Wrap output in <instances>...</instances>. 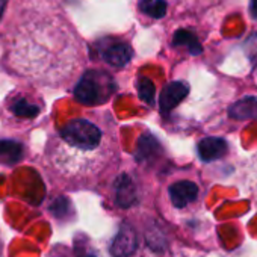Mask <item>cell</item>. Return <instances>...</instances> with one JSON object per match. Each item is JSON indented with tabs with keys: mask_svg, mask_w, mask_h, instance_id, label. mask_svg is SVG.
<instances>
[{
	"mask_svg": "<svg viewBox=\"0 0 257 257\" xmlns=\"http://www.w3.org/2000/svg\"><path fill=\"white\" fill-rule=\"evenodd\" d=\"M170 200L174 207L183 209L198 198V186L189 180H180L170 186Z\"/></svg>",
	"mask_w": 257,
	"mask_h": 257,
	"instance_id": "5b68a950",
	"label": "cell"
},
{
	"mask_svg": "<svg viewBox=\"0 0 257 257\" xmlns=\"http://www.w3.org/2000/svg\"><path fill=\"white\" fill-rule=\"evenodd\" d=\"M132 47L128 46L127 43H119V41H115V43H110L107 47L103 49L101 52V59L109 64V65H113V67H122L125 65L128 61L132 59Z\"/></svg>",
	"mask_w": 257,
	"mask_h": 257,
	"instance_id": "9c48e42d",
	"label": "cell"
},
{
	"mask_svg": "<svg viewBox=\"0 0 257 257\" xmlns=\"http://www.w3.org/2000/svg\"><path fill=\"white\" fill-rule=\"evenodd\" d=\"M44 159L55 182L82 189L97 185L116 167L119 149L109 125L76 118L50 137Z\"/></svg>",
	"mask_w": 257,
	"mask_h": 257,
	"instance_id": "7a4b0ae2",
	"label": "cell"
},
{
	"mask_svg": "<svg viewBox=\"0 0 257 257\" xmlns=\"http://www.w3.org/2000/svg\"><path fill=\"white\" fill-rule=\"evenodd\" d=\"M198 156L203 162H213L224 158L228 152V144L225 140L218 137H207L198 143Z\"/></svg>",
	"mask_w": 257,
	"mask_h": 257,
	"instance_id": "52a82bcc",
	"label": "cell"
},
{
	"mask_svg": "<svg viewBox=\"0 0 257 257\" xmlns=\"http://www.w3.org/2000/svg\"><path fill=\"white\" fill-rule=\"evenodd\" d=\"M228 115L240 121L257 119V95H248L233 103L228 109Z\"/></svg>",
	"mask_w": 257,
	"mask_h": 257,
	"instance_id": "30bf717a",
	"label": "cell"
},
{
	"mask_svg": "<svg viewBox=\"0 0 257 257\" xmlns=\"http://www.w3.org/2000/svg\"><path fill=\"white\" fill-rule=\"evenodd\" d=\"M23 158V146L14 141H0V162L14 164Z\"/></svg>",
	"mask_w": 257,
	"mask_h": 257,
	"instance_id": "8fae6325",
	"label": "cell"
},
{
	"mask_svg": "<svg viewBox=\"0 0 257 257\" xmlns=\"http://www.w3.org/2000/svg\"><path fill=\"white\" fill-rule=\"evenodd\" d=\"M140 97L144 101H149L150 104L155 101V85L149 79H141L140 82Z\"/></svg>",
	"mask_w": 257,
	"mask_h": 257,
	"instance_id": "5bb4252c",
	"label": "cell"
},
{
	"mask_svg": "<svg viewBox=\"0 0 257 257\" xmlns=\"http://www.w3.org/2000/svg\"><path fill=\"white\" fill-rule=\"evenodd\" d=\"M137 246H138V240L134 228L124 225L121 227L119 233L113 239L110 251L115 257H131L137 251Z\"/></svg>",
	"mask_w": 257,
	"mask_h": 257,
	"instance_id": "ba28073f",
	"label": "cell"
},
{
	"mask_svg": "<svg viewBox=\"0 0 257 257\" xmlns=\"http://www.w3.org/2000/svg\"><path fill=\"white\" fill-rule=\"evenodd\" d=\"M5 7H7V0H0V20H2L4 11H5Z\"/></svg>",
	"mask_w": 257,
	"mask_h": 257,
	"instance_id": "2e32d148",
	"label": "cell"
},
{
	"mask_svg": "<svg viewBox=\"0 0 257 257\" xmlns=\"http://www.w3.org/2000/svg\"><path fill=\"white\" fill-rule=\"evenodd\" d=\"M249 14L252 19H257V0H249Z\"/></svg>",
	"mask_w": 257,
	"mask_h": 257,
	"instance_id": "9a60e30c",
	"label": "cell"
},
{
	"mask_svg": "<svg viewBox=\"0 0 257 257\" xmlns=\"http://www.w3.org/2000/svg\"><path fill=\"white\" fill-rule=\"evenodd\" d=\"M0 257H5V255H4V246H2V242H0Z\"/></svg>",
	"mask_w": 257,
	"mask_h": 257,
	"instance_id": "e0dca14e",
	"label": "cell"
},
{
	"mask_svg": "<svg viewBox=\"0 0 257 257\" xmlns=\"http://www.w3.org/2000/svg\"><path fill=\"white\" fill-rule=\"evenodd\" d=\"M173 44L174 46H183V47H186L192 55H198V53L203 52V47L198 43L197 37L194 34L188 32V31H179V32H176Z\"/></svg>",
	"mask_w": 257,
	"mask_h": 257,
	"instance_id": "4fadbf2b",
	"label": "cell"
},
{
	"mask_svg": "<svg viewBox=\"0 0 257 257\" xmlns=\"http://www.w3.org/2000/svg\"><path fill=\"white\" fill-rule=\"evenodd\" d=\"M140 10L152 19H162L167 14L168 4L165 0H140Z\"/></svg>",
	"mask_w": 257,
	"mask_h": 257,
	"instance_id": "7c38bea8",
	"label": "cell"
},
{
	"mask_svg": "<svg viewBox=\"0 0 257 257\" xmlns=\"http://www.w3.org/2000/svg\"><path fill=\"white\" fill-rule=\"evenodd\" d=\"M189 94V85L186 82L177 80V82H171L168 83L159 97V106L162 109V112H170L173 110L179 103L183 101V98Z\"/></svg>",
	"mask_w": 257,
	"mask_h": 257,
	"instance_id": "8992f818",
	"label": "cell"
},
{
	"mask_svg": "<svg viewBox=\"0 0 257 257\" xmlns=\"http://www.w3.org/2000/svg\"><path fill=\"white\" fill-rule=\"evenodd\" d=\"M113 86L115 85L112 79L106 73L91 70L86 71L77 82L74 88V95L77 101L88 106H94L107 101L113 91Z\"/></svg>",
	"mask_w": 257,
	"mask_h": 257,
	"instance_id": "3957f363",
	"label": "cell"
},
{
	"mask_svg": "<svg viewBox=\"0 0 257 257\" xmlns=\"http://www.w3.org/2000/svg\"><path fill=\"white\" fill-rule=\"evenodd\" d=\"M41 110L43 104L28 95H14V98H11L8 104V112L11 118L20 121H32L41 113Z\"/></svg>",
	"mask_w": 257,
	"mask_h": 257,
	"instance_id": "277c9868",
	"label": "cell"
},
{
	"mask_svg": "<svg viewBox=\"0 0 257 257\" xmlns=\"http://www.w3.org/2000/svg\"><path fill=\"white\" fill-rule=\"evenodd\" d=\"M5 34L7 64L47 88H64L83 68L85 52L64 13L46 0H22Z\"/></svg>",
	"mask_w": 257,
	"mask_h": 257,
	"instance_id": "6da1fadb",
	"label": "cell"
}]
</instances>
